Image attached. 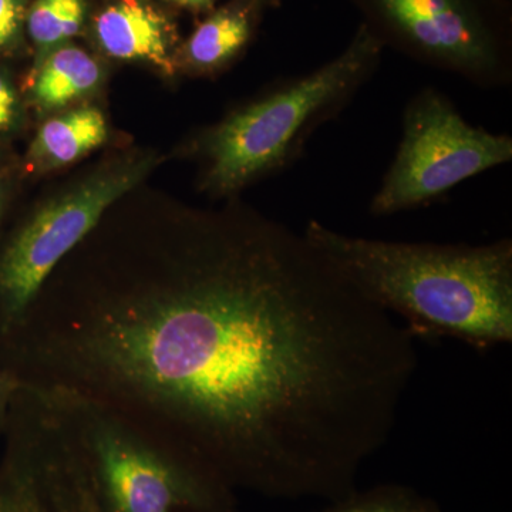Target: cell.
Instances as JSON below:
<instances>
[{
	"label": "cell",
	"mask_w": 512,
	"mask_h": 512,
	"mask_svg": "<svg viewBox=\"0 0 512 512\" xmlns=\"http://www.w3.org/2000/svg\"><path fill=\"white\" fill-rule=\"evenodd\" d=\"M8 333L20 384L272 500L353 493L419 366L303 232L238 204L93 232Z\"/></svg>",
	"instance_id": "6da1fadb"
},
{
	"label": "cell",
	"mask_w": 512,
	"mask_h": 512,
	"mask_svg": "<svg viewBox=\"0 0 512 512\" xmlns=\"http://www.w3.org/2000/svg\"><path fill=\"white\" fill-rule=\"evenodd\" d=\"M303 235L416 338L478 349L512 342V241L485 245L353 237L311 220Z\"/></svg>",
	"instance_id": "7a4b0ae2"
},
{
	"label": "cell",
	"mask_w": 512,
	"mask_h": 512,
	"mask_svg": "<svg viewBox=\"0 0 512 512\" xmlns=\"http://www.w3.org/2000/svg\"><path fill=\"white\" fill-rule=\"evenodd\" d=\"M384 47L360 25L342 53L312 72L279 80L232 110L195 143L201 185L234 197L248 185L289 170L320 127L348 109L375 76Z\"/></svg>",
	"instance_id": "3957f363"
},
{
	"label": "cell",
	"mask_w": 512,
	"mask_h": 512,
	"mask_svg": "<svg viewBox=\"0 0 512 512\" xmlns=\"http://www.w3.org/2000/svg\"><path fill=\"white\" fill-rule=\"evenodd\" d=\"M42 392L79 440L100 512H239L237 491L207 467L89 400Z\"/></svg>",
	"instance_id": "277c9868"
},
{
	"label": "cell",
	"mask_w": 512,
	"mask_h": 512,
	"mask_svg": "<svg viewBox=\"0 0 512 512\" xmlns=\"http://www.w3.org/2000/svg\"><path fill=\"white\" fill-rule=\"evenodd\" d=\"M350 2L383 47L480 89L512 83L511 13L505 0Z\"/></svg>",
	"instance_id": "5b68a950"
},
{
	"label": "cell",
	"mask_w": 512,
	"mask_h": 512,
	"mask_svg": "<svg viewBox=\"0 0 512 512\" xmlns=\"http://www.w3.org/2000/svg\"><path fill=\"white\" fill-rule=\"evenodd\" d=\"M512 161V137L464 119L453 100L433 86L407 101L402 138L370 201L373 217L433 204L477 175Z\"/></svg>",
	"instance_id": "8992f818"
},
{
	"label": "cell",
	"mask_w": 512,
	"mask_h": 512,
	"mask_svg": "<svg viewBox=\"0 0 512 512\" xmlns=\"http://www.w3.org/2000/svg\"><path fill=\"white\" fill-rule=\"evenodd\" d=\"M153 167L130 158L57 195L26 220L0 256V325L8 332L74 249L99 227L103 215Z\"/></svg>",
	"instance_id": "52a82bcc"
},
{
	"label": "cell",
	"mask_w": 512,
	"mask_h": 512,
	"mask_svg": "<svg viewBox=\"0 0 512 512\" xmlns=\"http://www.w3.org/2000/svg\"><path fill=\"white\" fill-rule=\"evenodd\" d=\"M16 399L22 436L0 474L9 512H100L86 457L62 413L32 387Z\"/></svg>",
	"instance_id": "ba28073f"
},
{
	"label": "cell",
	"mask_w": 512,
	"mask_h": 512,
	"mask_svg": "<svg viewBox=\"0 0 512 512\" xmlns=\"http://www.w3.org/2000/svg\"><path fill=\"white\" fill-rule=\"evenodd\" d=\"M96 36L107 55L121 60H144L173 74L170 26L144 0H117L96 19Z\"/></svg>",
	"instance_id": "9c48e42d"
},
{
	"label": "cell",
	"mask_w": 512,
	"mask_h": 512,
	"mask_svg": "<svg viewBox=\"0 0 512 512\" xmlns=\"http://www.w3.org/2000/svg\"><path fill=\"white\" fill-rule=\"evenodd\" d=\"M254 33L251 6L232 5L215 12L192 33L185 63L197 73L220 72L241 55Z\"/></svg>",
	"instance_id": "30bf717a"
},
{
	"label": "cell",
	"mask_w": 512,
	"mask_h": 512,
	"mask_svg": "<svg viewBox=\"0 0 512 512\" xmlns=\"http://www.w3.org/2000/svg\"><path fill=\"white\" fill-rule=\"evenodd\" d=\"M103 79L100 64L74 46L56 47L39 60L32 84L33 100L40 109H62L92 93Z\"/></svg>",
	"instance_id": "8fae6325"
},
{
	"label": "cell",
	"mask_w": 512,
	"mask_h": 512,
	"mask_svg": "<svg viewBox=\"0 0 512 512\" xmlns=\"http://www.w3.org/2000/svg\"><path fill=\"white\" fill-rule=\"evenodd\" d=\"M106 138L101 111L80 107L43 124L30 147V158L45 168L63 167L101 146Z\"/></svg>",
	"instance_id": "7c38bea8"
},
{
	"label": "cell",
	"mask_w": 512,
	"mask_h": 512,
	"mask_svg": "<svg viewBox=\"0 0 512 512\" xmlns=\"http://www.w3.org/2000/svg\"><path fill=\"white\" fill-rule=\"evenodd\" d=\"M320 512H444L433 498L403 484H380L329 503Z\"/></svg>",
	"instance_id": "4fadbf2b"
},
{
	"label": "cell",
	"mask_w": 512,
	"mask_h": 512,
	"mask_svg": "<svg viewBox=\"0 0 512 512\" xmlns=\"http://www.w3.org/2000/svg\"><path fill=\"white\" fill-rule=\"evenodd\" d=\"M84 15V0H36L28 16L30 36L40 49H56L79 32Z\"/></svg>",
	"instance_id": "5bb4252c"
},
{
	"label": "cell",
	"mask_w": 512,
	"mask_h": 512,
	"mask_svg": "<svg viewBox=\"0 0 512 512\" xmlns=\"http://www.w3.org/2000/svg\"><path fill=\"white\" fill-rule=\"evenodd\" d=\"M25 16V0H0V49L19 35Z\"/></svg>",
	"instance_id": "9a60e30c"
},
{
	"label": "cell",
	"mask_w": 512,
	"mask_h": 512,
	"mask_svg": "<svg viewBox=\"0 0 512 512\" xmlns=\"http://www.w3.org/2000/svg\"><path fill=\"white\" fill-rule=\"evenodd\" d=\"M20 104L18 94L6 77L0 74V133L18 124Z\"/></svg>",
	"instance_id": "2e32d148"
},
{
	"label": "cell",
	"mask_w": 512,
	"mask_h": 512,
	"mask_svg": "<svg viewBox=\"0 0 512 512\" xmlns=\"http://www.w3.org/2000/svg\"><path fill=\"white\" fill-rule=\"evenodd\" d=\"M167 2L175 3L178 6H184V8H190L194 10H205L210 9L214 5L215 0H167Z\"/></svg>",
	"instance_id": "e0dca14e"
},
{
	"label": "cell",
	"mask_w": 512,
	"mask_h": 512,
	"mask_svg": "<svg viewBox=\"0 0 512 512\" xmlns=\"http://www.w3.org/2000/svg\"><path fill=\"white\" fill-rule=\"evenodd\" d=\"M18 382L13 383H2V380H0V407H2V403L5 402L6 394H8V387L18 386Z\"/></svg>",
	"instance_id": "ac0fdd59"
},
{
	"label": "cell",
	"mask_w": 512,
	"mask_h": 512,
	"mask_svg": "<svg viewBox=\"0 0 512 512\" xmlns=\"http://www.w3.org/2000/svg\"><path fill=\"white\" fill-rule=\"evenodd\" d=\"M0 512H9L8 500H6L5 491H3L2 484H0Z\"/></svg>",
	"instance_id": "d6986e66"
},
{
	"label": "cell",
	"mask_w": 512,
	"mask_h": 512,
	"mask_svg": "<svg viewBox=\"0 0 512 512\" xmlns=\"http://www.w3.org/2000/svg\"><path fill=\"white\" fill-rule=\"evenodd\" d=\"M0 218H2V194H0Z\"/></svg>",
	"instance_id": "ffe728a7"
},
{
	"label": "cell",
	"mask_w": 512,
	"mask_h": 512,
	"mask_svg": "<svg viewBox=\"0 0 512 512\" xmlns=\"http://www.w3.org/2000/svg\"><path fill=\"white\" fill-rule=\"evenodd\" d=\"M264 2H272V0H264Z\"/></svg>",
	"instance_id": "44dd1931"
}]
</instances>
